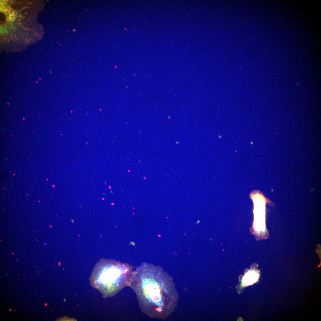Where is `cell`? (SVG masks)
<instances>
[{
  "mask_svg": "<svg viewBox=\"0 0 321 321\" xmlns=\"http://www.w3.org/2000/svg\"><path fill=\"white\" fill-rule=\"evenodd\" d=\"M129 287L135 291L141 311L164 319L176 308L178 294L171 276L162 268L144 263L133 272Z\"/></svg>",
  "mask_w": 321,
  "mask_h": 321,
  "instance_id": "1",
  "label": "cell"
},
{
  "mask_svg": "<svg viewBox=\"0 0 321 321\" xmlns=\"http://www.w3.org/2000/svg\"><path fill=\"white\" fill-rule=\"evenodd\" d=\"M133 272L132 267L127 264L103 259L95 266L90 283L104 298L112 297L129 286Z\"/></svg>",
  "mask_w": 321,
  "mask_h": 321,
  "instance_id": "2",
  "label": "cell"
},
{
  "mask_svg": "<svg viewBox=\"0 0 321 321\" xmlns=\"http://www.w3.org/2000/svg\"><path fill=\"white\" fill-rule=\"evenodd\" d=\"M259 275L258 272L252 270L248 272L243 279V283L245 286L251 285L256 282L259 278Z\"/></svg>",
  "mask_w": 321,
  "mask_h": 321,
  "instance_id": "3",
  "label": "cell"
},
{
  "mask_svg": "<svg viewBox=\"0 0 321 321\" xmlns=\"http://www.w3.org/2000/svg\"><path fill=\"white\" fill-rule=\"evenodd\" d=\"M6 17L2 13H1V23H3L6 20Z\"/></svg>",
  "mask_w": 321,
  "mask_h": 321,
  "instance_id": "4",
  "label": "cell"
},
{
  "mask_svg": "<svg viewBox=\"0 0 321 321\" xmlns=\"http://www.w3.org/2000/svg\"><path fill=\"white\" fill-rule=\"evenodd\" d=\"M29 13V11H27V10H25L23 11V13L24 15H28Z\"/></svg>",
  "mask_w": 321,
  "mask_h": 321,
  "instance_id": "5",
  "label": "cell"
},
{
  "mask_svg": "<svg viewBox=\"0 0 321 321\" xmlns=\"http://www.w3.org/2000/svg\"><path fill=\"white\" fill-rule=\"evenodd\" d=\"M44 244L45 246H46L47 245V244L46 243H44Z\"/></svg>",
  "mask_w": 321,
  "mask_h": 321,
  "instance_id": "6",
  "label": "cell"
}]
</instances>
